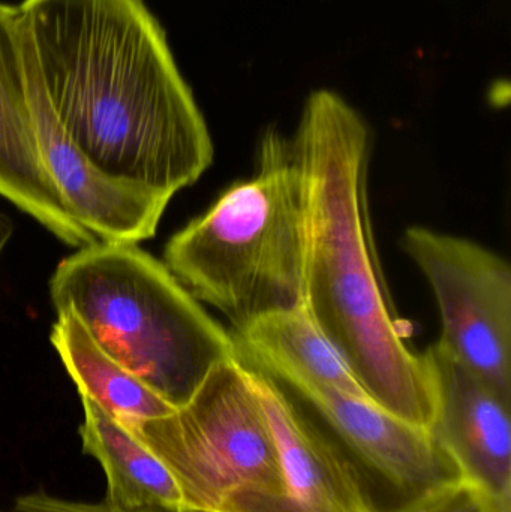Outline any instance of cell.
I'll use <instances>...</instances> for the list:
<instances>
[{
  "instance_id": "1",
  "label": "cell",
  "mask_w": 511,
  "mask_h": 512,
  "mask_svg": "<svg viewBox=\"0 0 511 512\" xmlns=\"http://www.w3.org/2000/svg\"><path fill=\"white\" fill-rule=\"evenodd\" d=\"M21 47L60 125L108 176L173 198L213 143L144 0H21Z\"/></svg>"
},
{
  "instance_id": "2",
  "label": "cell",
  "mask_w": 511,
  "mask_h": 512,
  "mask_svg": "<svg viewBox=\"0 0 511 512\" xmlns=\"http://www.w3.org/2000/svg\"><path fill=\"white\" fill-rule=\"evenodd\" d=\"M293 144L305 185L306 309L372 402L432 430L434 381L408 345L375 246L369 126L338 93L315 90Z\"/></svg>"
},
{
  "instance_id": "3",
  "label": "cell",
  "mask_w": 511,
  "mask_h": 512,
  "mask_svg": "<svg viewBox=\"0 0 511 512\" xmlns=\"http://www.w3.org/2000/svg\"><path fill=\"white\" fill-rule=\"evenodd\" d=\"M305 185L293 138L269 129L249 179L228 186L206 213L177 231L164 264L234 330L306 307Z\"/></svg>"
},
{
  "instance_id": "4",
  "label": "cell",
  "mask_w": 511,
  "mask_h": 512,
  "mask_svg": "<svg viewBox=\"0 0 511 512\" xmlns=\"http://www.w3.org/2000/svg\"><path fill=\"white\" fill-rule=\"evenodd\" d=\"M50 298L56 312L74 313L105 354L174 408L218 364L237 357L233 336L137 245L78 248L54 270Z\"/></svg>"
},
{
  "instance_id": "5",
  "label": "cell",
  "mask_w": 511,
  "mask_h": 512,
  "mask_svg": "<svg viewBox=\"0 0 511 512\" xmlns=\"http://www.w3.org/2000/svg\"><path fill=\"white\" fill-rule=\"evenodd\" d=\"M129 432L173 475L185 510L224 512L282 492L275 438L239 355L218 364L171 414Z\"/></svg>"
},
{
  "instance_id": "6",
  "label": "cell",
  "mask_w": 511,
  "mask_h": 512,
  "mask_svg": "<svg viewBox=\"0 0 511 512\" xmlns=\"http://www.w3.org/2000/svg\"><path fill=\"white\" fill-rule=\"evenodd\" d=\"M402 248L431 285L440 342L511 399V268L491 249L425 227L408 228Z\"/></svg>"
},
{
  "instance_id": "7",
  "label": "cell",
  "mask_w": 511,
  "mask_h": 512,
  "mask_svg": "<svg viewBox=\"0 0 511 512\" xmlns=\"http://www.w3.org/2000/svg\"><path fill=\"white\" fill-rule=\"evenodd\" d=\"M23 63L36 149L66 212L98 242L152 239L171 198L96 167L60 125L24 51Z\"/></svg>"
},
{
  "instance_id": "8",
  "label": "cell",
  "mask_w": 511,
  "mask_h": 512,
  "mask_svg": "<svg viewBox=\"0 0 511 512\" xmlns=\"http://www.w3.org/2000/svg\"><path fill=\"white\" fill-rule=\"evenodd\" d=\"M245 364L278 448L282 492L224 512H381L353 463L300 412L282 384Z\"/></svg>"
},
{
  "instance_id": "9",
  "label": "cell",
  "mask_w": 511,
  "mask_h": 512,
  "mask_svg": "<svg viewBox=\"0 0 511 512\" xmlns=\"http://www.w3.org/2000/svg\"><path fill=\"white\" fill-rule=\"evenodd\" d=\"M437 393L435 438L468 483L511 511V399L440 340L423 352Z\"/></svg>"
},
{
  "instance_id": "10",
  "label": "cell",
  "mask_w": 511,
  "mask_h": 512,
  "mask_svg": "<svg viewBox=\"0 0 511 512\" xmlns=\"http://www.w3.org/2000/svg\"><path fill=\"white\" fill-rule=\"evenodd\" d=\"M344 444L390 486L410 499L464 480L432 430L390 414L371 399L323 385L294 388Z\"/></svg>"
},
{
  "instance_id": "11",
  "label": "cell",
  "mask_w": 511,
  "mask_h": 512,
  "mask_svg": "<svg viewBox=\"0 0 511 512\" xmlns=\"http://www.w3.org/2000/svg\"><path fill=\"white\" fill-rule=\"evenodd\" d=\"M0 197L65 245L98 242L66 212L42 167L27 105L17 6L5 3H0Z\"/></svg>"
},
{
  "instance_id": "12",
  "label": "cell",
  "mask_w": 511,
  "mask_h": 512,
  "mask_svg": "<svg viewBox=\"0 0 511 512\" xmlns=\"http://www.w3.org/2000/svg\"><path fill=\"white\" fill-rule=\"evenodd\" d=\"M231 336L240 360L291 390L323 385L371 399L344 355L315 324L306 307L255 319Z\"/></svg>"
},
{
  "instance_id": "13",
  "label": "cell",
  "mask_w": 511,
  "mask_h": 512,
  "mask_svg": "<svg viewBox=\"0 0 511 512\" xmlns=\"http://www.w3.org/2000/svg\"><path fill=\"white\" fill-rule=\"evenodd\" d=\"M84 420L81 447L101 465L107 480L105 501L122 508L185 510L182 493L164 463L95 402L80 396Z\"/></svg>"
},
{
  "instance_id": "14",
  "label": "cell",
  "mask_w": 511,
  "mask_h": 512,
  "mask_svg": "<svg viewBox=\"0 0 511 512\" xmlns=\"http://www.w3.org/2000/svg\"><path fill=\"white\" fill-rule=\"evenodd\" d=\"M50 340L77 385L78 394L95 402L126 429L165 417L176 409L105 354L69 310L57 312Z\"/></svg>"
},
{
  "instance_id": "15",
  "label": "cell",
  "mask_w": 511,
  "mask_h": 512,
  "mask_svg": "<svg viewBox=\"0 0 511 512\" xmlns=\"http://www.w3.org/2000/svg\"><path fill=\"white\" fill-rule=\"evenodd\" d=\"M14 512H170L161 508H122L104 501L101 504L66 501L45 492L27 493L15 499Z\"/></svg>"
},
{
  "instance_id": "16",
  "label": "cell",
  "mask_w": 511,
  "mask_h": 512,
  "mask_svg": "<svg viewBox=\"0 0 511 512\" xmlns=\"http://www.w3.org/2000/svg\"><path fill=\"white\" fill-rule=\"evenodd\" d=\"M429 512H511L504 510L488 493L468 481L447 490L432 505Z\"/></svg>"
},
{
  "instance_id": "17",
  "label": "cell",
  "mask_w": 511,
  "mask_h": 512,
  "mask_svg": "<svg viewBox=\"0 0 511 512\" xmlns=\"http://www.w3.org/2000/svg\"><path fill=\"white\" fill-rule=\"evenodd\" d=\"M459 483H461V481H459ZM452 487H449V489H452ZM449 489L441 490V492L434 493V495L423 496V498L410 499V501L405 502L401 508L393 512H429L432 505L437 502V499Z\"/></svg>"
},
{
  "instance_id": "18",
  "label": "cell",
  "mask_w": 511,
  "mask_h": 512,
  "mask_svg": "<svg viewBox=\"0 0 511 512\" xmlns=\"http://www.w3.org/2000/svg\"><path fill=\"white\" fill-rule=\"evenodd\" d=\"M180 512H204V511H195V510H183V511H180Z\"/></svg>"
},
{
  "instance_id": "19",
  "label": "cell",
  "mask_w": 511,
  "mask_h": 512,
  "mask_svg": "<svg viewBox=\"0 0 511 512\" xmlns=\"http://www.w3.org/2000/svg\"><path fill=\"white\" fill-rule=\"evenodd\" d=\"M0 512H2V511H0Z\"/></svg>"
}]
</instances>
